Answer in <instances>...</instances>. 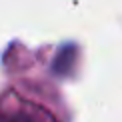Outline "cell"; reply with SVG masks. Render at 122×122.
I'll return each instance as SVG.
<instances>
[{
  "instance_id": "1",
  "label": "cell",
  "mask_w": 122,
  "mask_h": 122,
  "mask_svg": "<svg viewBox=\"0 0 122 122\" xmlns=\"http://www.w3.org/2000/svg\"><path fill=\"white\" fill-rule=\"evenodd\" d=\"M0 122H38V118L34 116L32 112H10V114H6Z\"/></svg>"
}]
</instances>
